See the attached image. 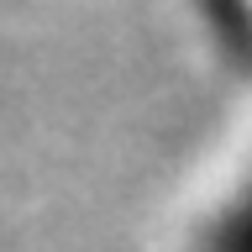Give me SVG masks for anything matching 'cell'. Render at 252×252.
<instances>
[{
	"instance_id": "1",
	"label": "cell",
	"mask_w": 252,
	"mask_h": 252,
	"mask_svg": "<svg viewBox=\"0 0 252 252\" xmlns=\"http://www.w3.org/2000/svg\"><path fill=\"white\" fill-rule=\"evenodd\" d=\"M189 252H252V168L220 200L216 216H200L189 231Z\"/></svg>"
}]
</instances>
